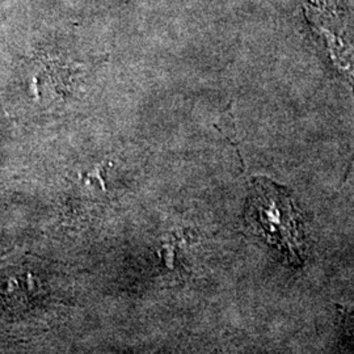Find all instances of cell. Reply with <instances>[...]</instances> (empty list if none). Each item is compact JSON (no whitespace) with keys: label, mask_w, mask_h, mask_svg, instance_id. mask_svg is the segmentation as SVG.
Here are the masks:
<instances>
[{"label":"cell","mask_w":354,"mask_h":354,"mask_svg":"<svg viewBox=\"0 0 354 354\" xmlns=\"http://www.w3.org/2000/svg\"><path fill=\"white\" fill-rule=\"evenodd\" d=\"M247 218L269 245L292 268L306 260L304 216L285 187L266 177L253 178Z\"/></svg>","instance_id":"6da1fadb"}]
</instances>
